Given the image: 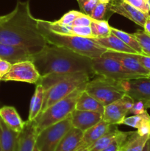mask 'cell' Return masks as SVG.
I'll list each match as a JSON object with an SVG mask.
<instances>
[{
	"mask_svg": "<svg viewBox=\"0 0 150 151\" xmlns=\"http://www.w3.org/2000/svg\"><path fill=\"white\" fill-rule=\"evenodd\" d=\"M111 32L114 34L115 35H116L118 38H120L126 45H128L129 47L133 49L138 54L145 55L144 51H143L142 48H141V45H140L139 42L135 38V37L134 36L133 34L127 33V32H124V31L120 30V29H118L114 27H111Z\"/></svg>",
	"mask_w": 150,
	"mask_h": 151,
	"instance_id": "27",
	"label": "cell"
},
{
	"mask_svg": "<svg viewBox=\"0 0 150 151\" xmlns=\"http://www.w3.org/2000/svg\"><path fill=\"white\" fill-rule=\"evenodd\" d=\"M38 22L40 32L49 44L66 47L91 59L101 57L107 51V49L94 42L92 38L56 33L49 28L45 20L38 19Z\"/></svg>",
	"mask_w": 150,
	"mask_h": 151,
	"instance_id": "4",
	"label": "cell"
},
{
	"mask_svg": "<svg viewBox=\"0 0 150 151\" xmlns=\"http://www.w3.org/2000/svg\"><path fill=\"white\" fill-rule=\"evenodd\" d=\"M94 42L100 45L101 47L107 49V51L117 52L131 53V54H138L133 49L126 45L124 41L116 35L111 32L110 35L103 38H92Z\"/></svg>",
	"mask_w": 150,
	"mask_h": 151,
	"instance_id": "19",
	"label": "cell"
},
{
	"mask_svg": "<svg viewBox=\"0 0 150 151\" xmlns=\"http://www.w3.org/2000/svg\"><path fill=\"white\" fill-rule=\"evenodd\" d=\"M110 11L108 8V4L99 2L91 13L90 17L94 20H105L107 12Z\"/></svg>",
	"mask_w": 150,
	"mask_h": 151,
	"instance_id": "32",
	"label": "cell"
},
{
	"mask_svg": "<svg viewBox=\"0 0 150 151\" xmlns=\"http://www.w3.org/2000/svg\"><path fill=\"white\" fill-rule=\"evenodd\" d=\"M72 128L71 115L48 126L37 134L35 147L39 151H55L62 139Z\"/></svg>",
	"mask_w": 150,
	"mask_h": 151,
	"instance_id": "7",
	"label": "cell"
},
{
	"mask_svg": "<svg viewBox=\"0 0 150 151\" xmlns=\"http://www.w3.org/2000/svg\"><path fill=\"white\" fill-rule=\"evenodd\" d=\"M93 19L88 15L81 12L80 14L76 17V19L74 21L71 25L74 26H91V22Z\"/></svg>",
	"mask_w": 150,
	"mask_h": 151,
	"instance_id": "36",
	"label": "cell"
},
{
	"mask_svg": "<svg viewBox=\"0 0 150 151\" xmlns=\"http://www.w3.org/2000/svg\"><path fill=\"white\" fill-rule=\"evenodd\" d=\"M100 2L105 3V4H109V2L110 1V0H99Z\"/></svg>",
	"mask_w": 150,
	"mask_h": 151,
	"instance_id": "44",
	"label": "cell"
},
{
	"mask_svg": "<svg viewBox=\"0 0 150 151\" xmlns=\"http://www.w3.org/2000/svg\"><path fill=\"white\" fill-rule=\"evenodd\" d=\"M82 135L83 131L72 127L62 139L55 151H76Z\"/></svg>",
	"mask_w": 150,
	"mask_h": 151,
	"instance_id": "22",
	"label": "cell"
},
{
	"mask_svg": "<svg viewBox=\"0 0 150 151\" xmlns=\"http://www.w3.org/2000/svg\"><path fill=\"white\" fill-rule=\"evenodd\" d=\"M85 91L104 106L119 100L126 94L121 81L101 76L88 81L85 86Z\"/></svg>",
	"mask_w": 150,
	"mask_h": 151,
	"instance_id": "6",
	"label": "cell"
},
{
	"mask_svg": "<svg viewBox=\"0 0 150 151\" xmlns=\"http://www.w3.org/2000/svg\"><path fill=\"white\" fill-rule=\"evenodd\" d=\"M91 75L85 72L72 74H53L41 77L38 84L44 88V104L41 112L54 103L73 92L79 86L90 81Z\"/></svg>",
	"mask_w": 150,
	"mask_h": 151,
	"instance_id": "3",
	"label": "cell"
},
{
	"mask_svg": "<svg viewBox=\"0 0 150 151\" xmlns=\"http://www.w3.org/2000/svg\"><path fill=\"white\" fill-rule=\"evenodd\" d=\"M44 99V88L41 84H37L29 106L28 120H34L42 111Z\"/></svg>",
	"mask_w": 150,
	"mask_h": 151,
	"instance_id": "25",
	"label": "cell"
},
{
	"mask_svg": "<svg viewBox=\"0 0 150 151\" xmlns=\"http://www.w3.org/2000/svg\"><path fill=\"white\" fill-rule=\"evenodd\" d=\"M82 151H85V150H82Z\"/></svg>",
	"mask_w": 150,
	"mask_h": 151,
	"instance_id": "51",
	"label": "cell"
},
{
	"mask_svg": "<svg viewBox=\"0 0 150 151\" xmlns=\"http://www.w3.org/2000/svg\"><path fill=\"white\" fill-rule=\"evenodd\" d=\"M137 132L141 136H150V115H149L140 125L137 129Z\"/></svg>",
	"mask_w": 150,
	"mask_h": 151,
	"instance_id": "37",
	"label": "cell"
},
{
	"mask_svg": "<svg viewBox=\"0 0 150 151\" xmlns=\"http://www.w3.org/2000/svg\"><path fill=\"white\" fill-rule=\"evenodd\" d=\"M144 106H145L146 109H150V100H148V101L144 102Z\"/></svg>",
	"mask_w": 150,
	"mask_h": 151,
	"instance_id": "43",
	"label": "cell"
},
{
	"mask_svg": "<svg viewBox=\"0 0 150 151\" xmlns=\"http://www.w3.org/2000/svg\"><path fill=\"white\" fill-rule=\"evenodd\" d=\"M117 125H113L110 131L96 141L94 144L85 148V151H101L108 146L116 139L119 133Z\"/></svg>",
	"mask_w": 150,
	"mask_h": 151,
	"instance_id": "26",
	"label": "cell"
},
{
	"mask_svg": "<svg viewBox=\"0 0 150 151\" xmlns=\"http://www.w3.org/2000/svg\"><path fill=\"white\" fill-rule=\"evenodd\" d=\"M135 100L127 94L104 106L102 119L110 125H121L126 117Z\"/></svg>",
	"mask_w": 150,
	"mask_h": 151,
	"instance_id": "10",
	"label": "cell"
},
{
	"mask_svg": "<svg viewBox=\"0 0 150 151\" xmlns=\"http://www.w3.org/2000/svg\"><path fill=\"white\" fill-rule=\"evenodd\" d=\"M82 13L91 16L96 6L100 2L99 0H76Z\"/></svg>",
	"mask_w": 150,
	"mask_h": 151,
	"instance_id": "33",
	"label": "cell"
},
{
	"mask_svg": "<svg viewBox=\"0 0 150 151\" xmlns=\"http://www.w3.org/2000/svg\"><path fill=\"white\" fill-rule=\"evenodd\" d=\"M0 118L8 128L13 131L20 133L24 127V122L16 109L13 106H3L0 108Z\"/></svg>",
	"mask_w": 150,
	"mask_h": 151,
	"instance_id": "20",
	"label": "cell"
},
{
	"mask_svg": "<svg viewBox=\"0 0 150 151\" xmlns=\"http://www.w3.org/2000/svg\"><path fill=\"white\" fill-rule=\"evenodd\" d=\"M146 78H149V79H150V74H149V75H148V76L146 77Z\"/></svg>",
	"mask_w": 150,
	"mask_h": 151,
	"instance_id": "46",
	"label": "cell"
},
{
	"mask_svg": "<svg viewBox=\"0 0 150 151\" xmlns=\"http://www.w3.org/2000/svg\"><path fill=\"white\" fill-rule=\"evenodd\" d=\"M0 151H2V150H1V146H0Z\"/></svg>",
	"mask_w": 150,
	"mask_h": 151,
	"instance_id": "47",
	"label": "cell"
},
{
	"mask_svg": "<svg viewBox=\"0 0 150 151\" xmlns=\"http://www.w3.org/2000/svg\"><path fill=\"white\" fill-rule=\"evenodd\" d=\"M112 125L101 119L99 123L83 132L82 139L76 151H82L94 144L103 135L108 132Z\"/></svg>",
	"mask_w": 150,
	"mask_h": 151,
	"instance_id": "15",
	"label": "cell"
},
{
	"mask_svg": "<svg viewBox=\"0 0 150 151\" xmlns=\"http://www.w3.org/2000/svg\"><path fill=\"white\" fill-rule=\"evenodd\" d=\"M150 136H141L138 132H130L119 151H143Z\"/></svg>",
	"mask_w": 150,
	"mask_h": 151,
	"instance_id": "24",
	"label": "cell"
},
{
	"mask_svg": "<svg viewBox=\"0 0 150 151\" xmlns=\"http://www.w3.org/2000/svg\"><path fill=\"white\" fill-rule=\"evenodd\" d=\"M129 134L130 132H123L120 131L116 139L108 146L101 151H119L122 144L124 142Z\"/></svg>",
	"mask_w": 150,
	"mask_h": 151,
	"instance_id": "30",
	"label": "cell"
},
{
	"mask_svg": "<svg viewBox=\"0 0 150 151\" xmlns=\"http://www.w3.org/2000/svg\"><path fill=\"white\" fill-rule=\"evenodd\" d=\"M46 22L49 28L56 33L77 35V36L88 38H94L90 26H74V25L63 24L58 23L56 21L54 22L46 21Z\"/></svg>",
	"mask_w": 150,
	"mask_h": 151,
	"instance_id": "18",
	"label": "cell"
},
{
	"mask_svg": "<svg viewBox=\"0 0 150 151\" xmlns=\"http://www.w3.org/2000/svg\"><path fill=\"white\" fill-rule=\"evenodd\" d=\"M0 42L19 47L32 55L48 44L40 32L38 19L31 13L29 0H18L13 11L0 16Z\"/></svg>",
	"mask_w": 150,
	"mask_h": 151,
	"instance_id": "1",
	"label": "cell"
},
{
	"mask_svg": "<svg viewBox=\"0 0 150 151\" xmlns=\"http://www.w3.org/2000/svg\"><path fill=\"white\" fill-rule=\"evenodd\" d=\"M108 8L111 13L121 15L141 27H144L147 16L149 15L143 13L141 10L125 2L124 0H110L108 4Z\"/></svg>",
	"mask_w": 150,
	"mask_h": 151,
	"instance_id": "12",
	"label": "cell"
},
{
	"mask_svg": "<svg viewBox=\"0 0 150 151\" xmlns=\"http://www.w3.org/2000/svg\"><path fill=\"white\" fill-rule=\"evenodd\" d=\"M146 111V110L145 106H144V102L138 100V101H135L129 114H132L133 115H138L144 113Z\"/></svg>",
	"mask_w": 150,
	"mask_h": 151,
	"instance_id": "38",
	"label": "cell"
},
{
	"mask_svg": "<svg viewBox=\"0 0 150 151\" xmlns=\"http://www.w3.org/2000/svg\"><path fill=\"white\" fill-rule=\"evenodd\" d=\"M37 134L35 120L25 122L23 130L19 133L17 151H34Z\"/></svg>",
	"mask_w": 150,
	"mask_h": 151,
	"instance_id": "16",
	"label": "cell"
},
{
	"mask_svg": "<svg viewBox=\"0 0 150 151\" xmlns=\"http://www.w3.org/2000/svg\"><path fill=\"white\" fill-rule=\"evenodd\" d=\"M102 119V115L98 112L74 109L71 114V120L73 128L85 132Z\"/></svg>",
	"mask_w": 150,
	"mask_h": 151,
	"instance_id": "14",
	"label": "cell"
},
{
	"mask_svg": "<svg viewBox=\"0 0 150 151\" xmlns=\"http://www.w3.org/2000/svg\"><path fill=\"white\" fill-rule=\"evenodd\" d=\"M34 151H39V150H38V149H37V147H35V149H34Z\"/></svg>",
	"mask_w": 150,
	"mask_h": 151,
	"instance_id": "45",
	"label": "cell"
},
{
	"mask_svg": "<svg viewBox=\"0 0 150 151\" xmlns=\"http://www.w3.org/2000/svg\"><path fill=\"white\" fill-rule=\"evenodd\" d=\"M91 29L94 38H103L111 34V27L109 25L107 20H94L91 24Z\"/></svg>",
	"mask_w": 150,
	"mask_h": 151,
	"instance_id": "28",
	"label": "cell"
},
{
	"mask_svg": "<svg viewBox=\"0 0 150 151\" xmlns=\"http://www.w3.org/2000/svg\"><path fill=\"white\" fill-rule=\"evenodd\" d=\"M124 1L132 5V7L142 11L143 13L149 14L150 6L149 0H124Z\"/></svg>",
	"mask_w": 150,
	"mask_h": 151,
	"instance_id": "34",
	"label": "cell"
},
{
	"mask_svg": "<svg viewBox=\"0 0 150 151\" xmlns=\"http://www.w3.org/2000/svg\"><path fill=\"white\" fill-rule=\"evenodd\" d=\"M11 63L0 58V78L6 75L11 67Z\"/></svg>",
	"mask_w": 150,
	"mask_h": 151,
	"instance_id": "40",
	"label": "cell"
},
{
	"mask_svg": "<svg viewBox=\"0 0 150 151\" xmlns=\"http://www.w3.org/2000/svg\"><path fill=\"white\" fill-rule=\"evenodd\" d=\"M126 94L132 97L135 101L150 100V79L138 78L121 81Z\"/></svg>",
	"mask_w": 150,
	"mask_h": 151,
	"instance_id": "11",
	"label": "cell"
},
{
	"mask_svg": "<svg viewBox=\"0 0 150 151\" xmlns=\"http://www.w3.org/2000/svg\"><path fill=\"white\" fill-rule=\"evenodd\" d=\"M138 54H131V53L117 52L107 51L103 55L110 57L119 61L124 67L132 73L137 75L146 78L150 72L145 69L138 60Z\"/></svg>",
	"mask_w": 150,
	"mask_h": 151,
	"instance_id": "13",
	"label": "cell"
},
{
	"mask_svg": "<svg viewBox=\"0 0 150 151\" xmlns=\"http://www.w3.org/2000/svg\"><path fill=\"white\" fill-rule=\"evenodd\" d=\"M0 81H1V78H0Z\"/></svg>",
	"mask_w": 150,
	"mask_h": 151,
	"instance_id": "49",
	"label": "cell"
},
{
	"mask_svg": "<svg viewBox=\"0 0 150 151\" xmlns=\"http://www.w3.org/2000/svg\"><path fill=\"white\" fill-rule=\"evenodd\" d=\"M149 149H150V142H149V140L148 142L146 143V145L145 147H144L143 151H149Z\"/></svg>",
	"mask_w": 150,
	"mask_h": 151,
	"instance_id": "42",
	"label": "cell"
},
{
	"mask_svg": "<svg viewBox=\"0 0 150 151\" xmlns=\"http://www.w3.org/2000/svg\"><path fill=\"white\" fill-rule=\"evenodd\" d=\"M133 35L139 42L144 54L150 55V35L142 29H138Z\"/></svg>",
	"mask_w": 150,
	"mask_h": 151,
	"instance_id": "29",
	"label": "cell"
},
{
	"mask_svg": "<svg viewBox=\"0 0 150 151\" xmlns=\"http://www.w3.org/2000/svg\"><path fill=\"white\" fill-rule=\"evenodd\" d=\"M32 61L41 77L76 72H85L91 77L95 75L92 59L63 47L48 44L40 52L32 55Z\"/></svg>",
	"mask_w": 150,
	"mask_h": 151,
	"instance_id": "2",
	"label": "cell"
},
{
	"mask_svg": "<svg viewBox=\"0 0 150 151\" xmlns=\"http://www.w3.org/2000/svg\"><path fill=\"white\" fill-rule=\"evenodd\" d=\"M149 142H150V138H149Z\"/></svg>",
	"mask_w": 150,
	"mask_h": 151,
	"instance_id": "50",
	"label": "cell"
},
{
	"mask_svg": "<svg viewBox=\"0 0 150 151\" xmlns=\"http://www.w3.org/2000/svg\"><path fill=\"white\" fill-rule=\"evenodd\" d=\"M92 68L95 75L116 81L142 78L128 71L115 59L104 55L92 58Z\"/></svg>",
	"mask_w": 150,
	"mask_h": 151,
	"instance_id": "8",
	"label": "cell"
},
{
	"mask_svg": "<svg viewBox=\"0 0 150 151\" xmlns=\"http://www.w3.org/2000/svg\"><path fill=\"white\" fill-rule=\"evenodd\" d=\"M137 57L141 64L150 72V55L138 54Z\"/></svg>",
	"mask_w": 150,
	"mask_h": 151,
	"instance_id": "39",
	"label": "cell"
},
{
	"mask_svg": "<svg viewBox=\"0 0 150 151\" xmlns=\"http://www.w3.org/2000/svg\"><path fill=\"white\" fill-rule=\"evenodd\" d=\"M32 55L30 52L20 47L0 42V58L11 64L25 60H32Z\"/></svg>",
	"mask_w": 150,
	"mask_h": 151,
	"instance_id": "17",
	"label": "cell"
},
{
	"mask_svg": "<svg viewBox=\"0 0 150 151\" xmlns=\"http://www.w3.org/2000/svg\"><path fill=\"white\" fill-rule=\"evenodd\" d=\"M149 6H150V0H149Z\"/></svg>",
	"mask_w": 150,
	"mask_h": 151,
	"instance_id": "48",
	"label": "cell"
},
{
	"mask_svg": "<svg viewBox=\"0 0 150 151\" xmlns=\"http://www.w3.org/2000/svg\"><path fill=\"white\" fill-rule=\"evenodd\" d=\"M19 133L15 132L0 118V146L2 151H17Z\"/></svg>",
	"mask_w": 150,
	"mask_h": 151,
	"instance_id": "21",
	"label": "cell"
},
{
	"mask_svg": "<svg viewBox=\"0 0 150 151\" xmlns=\"http://www.w3.org/2000/svg\"><path fill=\"white\" fill-rule=\"evenodd\" d=\"M144 30L146 32L148 35H150V15L147 16V19L146 20L145 24L144 26Z\"/></svg>",
	"mask_w": 150,
	"mask_h": 151,
	"instance_id": "41",
	"label": "cell"
},
{
	"mask_svg": "<svg viewBox=\"0 0 150 151\" xmlns=\"http://www.w3.org/2000/svg\"><path fill=\"white\" fill-rule=\"evenodd\" d=\"M88 82L79 86L67 97L54 103L52 106L38 114L34 119L36 124L38 134L44 128L60 122L70 116L72 111L76 109L78 98L85 90V86Z\"/></svg>",
	"mask_w": 150,
	"mask_h": 151,
	"instance_id": "5",
	"label": "cell"
},
{
	"mask_svg": "<svg viewBox=\"0 0 150 151\" xmlns=\"http://www.w3.org/2000/svg\"><path fill=\"white\" fill-rule=\"evenodd\" d=\"M41 76L32 60L18 62L11 65L9 72L1 78V81H16L38 84Z\"/></svg>",
	"mask_w": 150,
	"mask_h": 151,
	"instance_id": "9",
	"label": "cell"
},
{
	"mask_svg": "<svg viewBox=\"0 0 150 151\" xmlns=\"http://www.w3.org/2000/svg\"><path fill=\"white\" fill-rule=\"evenodd\" d=\"M75 109L98 112L103 116L104 106L85 90L78 98Z\"/></svg>",
	"mask_w": 150,
	"mask_h": 151,
	"instance_id": "23",
	"label": "cell"
},
{
	"mask_svg": "<svg viewBox=\"0 0 150 151\" xmlns=\"http://www.w3.org/2000/svg\"><path fill=\"white\" fill-rule=\"evenodd\" d=\"M149 151H150V149H149Z\"/></svg>",
	"mask_w": 150,
	"mask_h": 151,
	"instance_id": "52",
	"label": "cell"
},
{
	"mask_svg": "<svg viewBox=\"0 0 150 151\" xmlns=\"http://www.w3.org/2000/svg\"><path fill=\"white\" fill-rule=\"evenodd\" d=\"M149 114H148V112L146 111L144 113L141 114L133 115V116H128V117L126 116V117L124 119L122 124L138 129L140 127V125L142 124V122L145 120V119L149 116Z\"/></svg>",
	"mask_w": 150,
	"mask_h": 151,
	"instance_id": "31",
	"label": "cell"
},
{
	"mask_svg": "<svg viewBox=\"0 0 150 151\" xmlns=\"http://www.w3.org/2000/svg\"><path fill=\"white\" fill-rule=\"evenodd\" d=\"M80 13L81 12L76 11V10H70L68 13H65L59 20L56 21V22L60 24H63L71 25L74 21L80 14Z\"/></svg>",
	"mask_w": 150,
	"mask_h": 151,
	"instance_id": "35",
	"label": "cell"
}]
</instances>
